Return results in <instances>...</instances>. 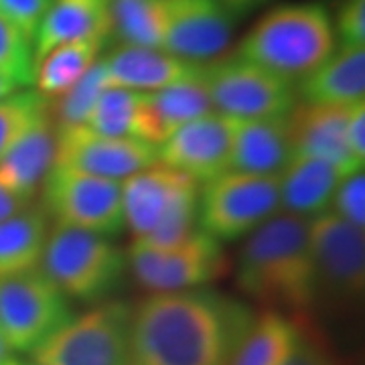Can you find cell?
<instances>
[{"instance_id": "cell-1", "label": "cell", "mask_w": 365, "mask_h": 365, "mask_svg": "<svg viewBox=\"0 0 365 365\" xmlns=\"http://www.w3.org/2000/svg\"><path fill=\"white\" fill-rule=\"evenodd\" d=\"M254 319L213 288L153 292L132 307L128 365H227Z\"/></svg>"}, {"instance_id": "cell-2", "label": "cell", "mask_w": 365, "mask_h": 365, "mask_svg": "<svg viewBox=\"0 0 365 365\" xmlns=\"http://www.w3.org/2000/svg\"><path fill=\"white\" fill-rule=\"evenodd\" d=\"M235 284L266 311L309 319L317 307L309 220L278 211L252 232L237 258Z\"/></svg>"}, {"instance_id": "cell-3", "label": "cell", "mask_w": 365, "mask_h": 365, "mask_svg": "<svg viewBox=\"0 0 365 365\" xmlns=\"http://www.w3.org/2000/svg\"><path fill=\"white\" fill-rule=\"evenodd\" d=\"M333 19L323 4H282L262 16L235 55L288 81L309 76L335 51Z\"/></svg>"}, {"instance_id": "cell-4", "label": "cell", "mask_w": 365, "mask_h": 365, "mask_svg": "<svg viewBox=\"0 0 365 365\" xmlns=\"http://www.w3.org/2000/svg\"><path fill=\"white\" fill-rule=\"evenodd\" d=\"M199 185L179 170L153 165L122 181L124 225L155 248L177 246L199 230Z\"/></svg>"}, {"instance_id": "cell-5", "label": "cell", "mask_w": 365, "mask_h": 365, "mask_svg": "<svg viewBox=\"0 0 365 365\" xmlns=\"http://www.w3.org/2000/svg\"><path fill=\"white\" fill-rule=\"evenodd\" d=\"M39 266L67 299L96 304L122 284L128 258L106 235L53 225Z\"/></svg>"}, {"instance_id": "cell-6", "label": "cell", "mask_w": 365, "mask_h": 365, "mask_svg": "<svg viewBox=\"0 0 365 365\" xmlns=\"http://www.w3.org/2000/svg\"><path fill=\"white\" fill-rule=\"evenodd\" d=\"M280 211L278 177L225 170L203 182L197 225L220 244L248 237Z\"/></svg>"}, {"instance_id": "cell-7", "label": "cell", "mask_w": 365, "mask_h": 365, "mask_svg": "<svg viewBox=\"0 0 365 365\" xmlns=\"http://www.w3.org/2000/svg\"><path fill=\"white\" fill-rule=\"evenodd\" d=\"M132 307L104 300L73 314L55 335L31 353L39 365H128Z\"/></svg>"}, {"instance_id": "cell-8", "label": "cell", "mask_w": 365, "mask_h": 365, "mask_svg": "<svg viewBox=\"0 0 365 365\" xmlns=\"http://www.w3.org/2000/svg\"><path fill=\"white\" fill-rule=\"evenodd\" d=\"M71 317V300L41 266L0 276V333L11 351L33 353Z\"/></svg>"}, {"instance_id": "cell-9", "label": "cell", "mask_w": 365, "mask_h": 365, "mask_svg": "<svg viewBox=\"0 0 365 365\" xmlns=\"http://www.w3.org/2000/svg\"><path fill=\"white\" fill-rule=\"evenodd\" d=\"M309 242L317 282V304L337 311L357 307L365 292V234L327 209L309 220Z\"/></svg>"}, {"instance_id": "cell-10", "label": "cell", "mask_w": 365, "mask_h": 365, "mask_svg": "<svg viewBox=\"0 0 365 365\" xmlns=\"http://www.w3.org/2000/svg\"><path fill=\"white\" fill-rule=\"evenodd\" d=\"M201 81L213 112L235 120L287 116L297 106L292 81L235 53L201 66Z\"/></svg>"}, {"instance_id": "cell-11", "label": "cell", "mask_w": 365, "mask_h": 365, "mask_svg": "<svg viewBox=\"0 0 365 365\" xmlns=\"http://www.w3.org/2000/svg\"><path fill=\"white\" fill-rule=\"evenodd\" d=\"M47 217L55 225L112 237L124 225L122 182L53 165L41 187Z\"/></svg>"}, {"instance_id": "cell-12", "label": "cell", "mask_w": 365, "mask_h": 365, "mask_svg": "<svg viewBox=\"0 0 365 365\" xmlns=\"http://www.w3.org/2000/svg\"><path fill=\"white\" fill-rule=\"evenodd\" d=\"M126 258L138 284L150 292L203 288L227 270L222 244L201 230L170 248L132 242Z\"/></svg>"}, {"instance_id": "cell-13", "label": "cell", "mask_w": 365, "mask_h": 365, "mask_svg": "<svg viewBox=\"0 0 365 365\" xmlns=\"http://www.w3.org/2000/svg\"><path fill=\"white\" fill-rule=\"evenodd\" d=\"M55 165L110 181L128 177L158 163V148L130 136H108L86 124L57 126Z\"/></svg>"}, {"instance_id": "cell-14", "label": "cell", "mask_w": 365, "mask_h": 365, "mask_svg": "<svg viewBox=\"0 0 365 365\" xmlns=\"http://www.w3.org/2000/svg\"><path fill=\"white\" fill-rule=\"evenodd\" d=\"M237 120L209 112L187 122L158 146V163L197 185L211 181L230 170Z\"/></svg>"}, {"instance_id": "cell-15", "label": "cell", "mask_w": 365, "mask_h": 365, "mask_svg": "<svg viewBox=\"0 0 365 365\" xmlns=\"http://www.w3.org/2000/svg\"><path fill=\"white\" fill-rule=\"evenodd\" d=\"M234 21L220 0H167L163 51L193 66L215 61L232 39Z\"/></svg>"}, {"instance_id": "cell-16", "label": "cell", "mask_w": 365, "mask_h": 365, "mask_svg": "<svg viewBox=\"0 0 365 365\" xmlns=\"http://www.w3.org/2000/svg\"><path fill=\"white\" fill-rule=\"evenodd\" d=\"M349 112L351 106H294L287 116L292 153L327 160L345 175L364 170L347 143Z\"/></svg>"}, {"instance_id": "cell-17", "label": "cell", "mask_w": 365, "mask_h": 365, "mask_svg": "<svg viewBox=\"0 0 365 365\" xmlns=\"http://www.w3.org/2000/svg\"><path fill=\"white\" fill-rule=\"evenodd\" d=\"M104 66L112 88L134 91L163 90L193 78L201 69L163 49L134 45H120L104 57Z\"/></svg>"}, {"instance_id": "cell-18", "label": "cell", "mask_w": 365, "mask_h": 365, "mask_svg": "<svg viewBox=\"0 0 365 365\" xmlns=\"http://www.w3.org/2000/svg\"><path fill=\"white\" fill-rule=\"evenodd\" d=\"M213 112L209 93L201 81V69L193 78L157 91H144L143 132L144 143L160 146L173 132L187 122Z\"/></svg>"}, {"instance_id": "cell-19", "label": "cell", "mask_w": 365, "mask_h": 365, "mask_svg": "<svg viewBox=\"0 0 365 365\" xmlns=\"http://www.w3.org/2000/svg\"><path fill=\"white\" fill-rule=\"evenodd\" d=\"M287 116L237 120L230 170L278 177L294 155Z\"/></svg>"}, {"instance_id": "cell-20", "label": "cell", "mask_w": 365, "mask_h": 365, "mask_svg": "<svg viewBox=\"0 0 365 365\" xmlns=\"http://www.w3.org/2000/svg\"><path fill=\"white\" fill-rule=\"evenodd\" d=\"M343 177L347 175L327 160L294 155L278 175L280 211L302 220H313L331 207Z\"/></svg>"}, {"instance_id": "cell-21", "label": "cell", "mask_w": 365, "mask_h": 365, "mask_svg": "<svg viewBox=\"0 0 365 365\" xmlns=\"http://www.w3.org/2000/svg\"><path fill=\"white\" fill-rule=\"evenodd\" d=\"M304 104L353 106L365 102V45L335 47L321 66L300 79Z\"/></svg>"}, {"instance_id": "cell-22", "label": "cell", "mask_w": 365, "mask_h": 365, "mask_svg": "<svg viewBox=\"0 0 365 365\" xmlns=\"http://www.w3.org/2000/svg\"><path fill=\"white\" fill-rule=\"evenodd\" d=\"M110 35V0H53L33 37L35 61L57 45Z\"/></svg>"}, {"instance_id": "cell-23", "label": "cell", "mask_w": 365, "mask_h": 365, "mask_svg": "<svg viewBox=\"0 0 365 365\" xmlns=\"http://www.w3.org/2000/svg\"><path fill=\"white\" fill-rule=\"evenodd\" d=\"M55 146L57 130L47 114L0 158V182L26 201H33L55 165Z\"/></svg>"}, {"instance_id": "cell-24", "label": "cell", "mask_w": 365, "mask_h": 365, "mask_svg": "<svg viewBox=\"0 0 365 365\" xmlns=\"http://www.w3.org/2000/svg\"><path fill=\"white\" fill-rule=\"evenodd\" d=\"M106 41L93 37L63 43L41 55L35 61V91H39L47 102L63 96L98 63Z\"/></svg>"}, {"instance_id": "cell-25", "label": "cell", "mask_w": 365, "mask_h": 365, "mask_svg": "<svg viewBox=\"0 0 365 365\" xmlns=\"http://www.w3.org/2000/svg\"><path fill=\"white\" fill-rule=\"evenodd\" d=\"M51 232L49 217L41 205H29L0 222V276L37 268Z\"/></svg>"}, {"instance_id": "cell-26", "label": "cell", "mask_w": 365, "mask_h": 365, "mask_svg": "<svg viewBox=\"0 0 365 365\" xmlns=\"http://www.w3.org/2000/svg\"><path fill=\"white\" fill-rule=\"evenodd\" d=\"M299 325L287 314L264 311L227 365H284L294 347Z\"/></svg>"}, {"instance_id": "cell-27", "label": "cell", "mask_w": 365, "mask_h": 365, "mask_svg": "<svg viewBox=\"0 0 365 365\" xmlns=\"http://www.w3.org/2000/svg\"><path fill=\"white\" fill-rule=\"evenodd\" d=\"M110 14L122 45L163 49L167 0H110Z\"/></svg>"}, {"instance_id": "cell-28", "label": "cell", "mask_w": 365, "mask_h": 365, "mask_svg": "<svg viewBox=\"0 0 365 365\" xmlns=\"http://www.w3.org/2000/svg\"><path fill=\"white\" fill-rule=\"evenodd\" d=\"M144 91L108 88L96 100L90 116L83 122L88 128L108 136L140 138L143 132ZM143 140V138H140Z\"/></svg>"}, {"instance_id": "cell-29", "label": "cell", "mask_w": 365, "mask_h": 365, "mask_svg": "<svg viewBox=\"0 0 365 365\" xmlns=\"http://www.w3.org/2000/svg\"><path fill=\"white\" fill-rule=\"evenodd\" d=\"M47 114L49 102L35 90L14 91L0 100V158Z\"/></svg>"}, {"instance_id": "cell-30", "label": "cell", "mask_w": 365, "mask_h": 365, "mask_svg": "<svg viewBox=\"0 0 365 365\" xmlns=\"http://www.w3.org/2000/svg\"><path fill=\"white\" fill-rule=\"evenodd\" d=\"M112 88L104 59H98V63L79 79L78 83L67 90L63 96L51 100L53 114L57 118V126H76L83 124L90 116L96 100L102 96V91Z\"/></svg>"}, {"instance_id": "cell-31", "label": "cell", "mask_w": 365, "mask_h": 365, "mask_svg": "<svg viewBox=\"0 0 365 365\" xmlns=\"http://www.w3.org/2000/svg\"><path fill=\"white\" fill-rule=\"evenodd\" d=\"M0 73L13 79L21 90L33 86L35 78L33 41L4 16H0Z\"/></svg>"}, {"instance_id": "cell-32", "label": "cell", "mask_w": 365, "mask_h": 365, "mask_svg": "<svg viewBox=\"0 0 365 365\" xmlns=\"http://www.w3.org/2000/svg\"><path fill=\"white\" fill-rule=\"evenodd\" d=\"M299 325L294 347L284 365H353L345 359L325 333L309 323V319H294Z\"/></svg>"}, {"instance_id": "cell-33", "label": "cell", "mask_w": 365, "mask_h": 365, "mask_svg": "<svg viewBox=\"0 0 365 365\" xmlns=\"http://www.w3.org/2000/svg\"><path fill=\"white\" fill-rule=\"evenodd\" d=\"M331 211H335L343 220H347L357 227L365 230V175L364 170L351 173L343 177L339 182L333 201H331Z\"/></svg>"}, {"instance_id": "cell-34", "label": "cell", "mask_w": 365, "mask_h": 365, "mask_svg": "<svg viewBox=\"0 0 365 365\" xmlns=\"http://www.w3.org/2000/svg\"><path fill=\"white\" fill-rule=\"evenodd\" d=\"M333 31L337 47L365 45V0H341Z\"/></svg>"}, {"instance_id": "cell-35", "label": "cell", "mask_w": 365, "mask_h": 365, "mask_svg": "<svg viewBox=\"0 0 365 365\" xmlns=\"http://www.w3.org/2000/svg\"><path fill=\"white\" fill-rule=\"evenodd\" d=\"M51 2L53 0H0V16H4L33 41Z\"/></svg>"}, {"instance_id": "cell-36", "label": "cell", "mask_w": 365, "mask_h": 365, "mask_svg": "<svg viewBox=\"0 0 365 365\" xmlns=\"http://www.w3.org/2000/svg\"><path fill=\"white\" fill-rule=\"evenodd\" d=\"M347 143L353 157L365 165V102L351 106L347 118Z\"/></svg>"}, {"instance_id": "cell-37", "label": "cell", "mask_w": 365, "mask_h": 365, "mask_svg": "<svg viewBox=\"0 0 365 365\" xmlns=\"http://www.w3.org/2000/svg\"><path fill=\"white\" fill-rule=\"evenodd\" d=\"M31 203H33V201H26V199H23L21 195H16L14 191L6 189V187L0 182V222H4V220L16 215L19 211H23L25 207H29Z\"/></svg>"}, {"instance_id": "cell-38", "label": "cell", "mask_w": 365, "mask_h": 365, "mask_svg": "<svg viewBox=\"0 0 365 365\" xmlns=\"http://www.w3.org/2000/svg\"><path fill=\"white\" fill-rule=\"evenodd\" d=\"M223 6L234 14V16H240V14H246L254 9H258L262 4H266L268 0H220Z\"/></svg>"}, {"instance_id": "cell-39", "label": "cell", "mask_w": 365, "mask_h": 365, "mask_svg": "<svg viewBox=\"0 0 365 365\" xmlns=\"http://www.w3.org/2000/svg\"><path fill=\"white\" fill-rule=\"evenodd\" d=\"M21 88L14 83L13 79H9L6 76H2L0 73V100H4V98H9V96H13L14 91H19Z\"/></svg>"}, {"instance_id": "cell-40", "label": "cell", "mask_w": 365, "mask_h": 365, "mask_svg": "<svg viewBox=\"0 0 365 365\" xmlns=\"http://www.w3.org/2000/svg\"><path fill=\"white\" fill-rule=\"evenodd\" d=\"M9 357H11V347H9V343L4 339V335L0 333V365L4 364Z\"/></svg>"}, {"instance_id": "cell-41", "label": "cell", "mask_w": 365, "mask_h": 365, "mask_svg": "<svg viewBox=\"0 0 365 365\" xmlns=\"http://www.w3.org/2000/svg\"><path fill=\"white\" fill-rule=\"evenodd\" d=\"M2 365H39V364H35L33 359H31V361H26V359H14V357H9V359H6Z\"/></svg>"}]
</instances>
